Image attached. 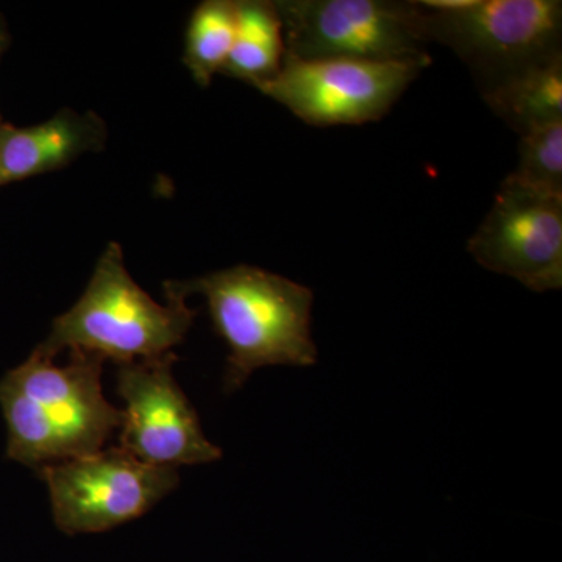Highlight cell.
<instances>
[{"label":"cell","instance_id":"obj_1","mask_svg":"<svg viewBox=\"0 0 562 562\" xmlns=\"http://www.w3.org/2000/svg\"><path fill=\"white\" fill-rule=\"evenodd\" d=\"M101 357L70 351L57 366L35 350L0 380L7 457L36 469L101 452L122 425V412L103 395Z\"/></svg>","mask_w":562,"mask_h":562},{"label":"cell","instance_id":"obj_2","mask_svg":"<svg viewBox=\"0 0 562 562\" xmlns=\"http://www.w3.org/2000/svg\"><path fill=\"white\" fill-rule=\"evenodd\" d=\"M183 297L201 294L214 330L228 347L224 391L241 390L251 373L268 366L310 368L317 362L312 335L314 294L308 286L239 265L187 281H166Z\"/></svg>","mask_w":562,"mask_h":562},{"label":"cell","instance_id":"obj_3","mask_svg":"<svg viewBox=\"0 0 562 562\" xmlns=\"http://www.w3.org/2000/svg\"><path fill=\"white\" fill-rule=\"evenodd\" d=\"M155 302L125 268L120 244L103 250L90 283L68 312L55 317L36 353L54 360L60 351H85L120 364L154 360L184 341L198 312L188 299L166 290Z\"/></svg>","mask_w":562,"mask_h":562},{"label":"cell","instance_id":"obj_4","mask_svg":"<svg viewBox=\"0 0 562 562\" xmlns=\"http://www.w3.org/2000/svg\"><path fill=\"white\" fill-rule=\"evenodd\" d=\"M284 57L297 60H431L424 10L397 0H280Z\"/></svg>","mask_w":562,"mask_h":562},{"label":"cell","instance_id":"obj_5","mask_svg":"<svg viewBox=\"0 0 562 562\" xmlns=\"http://www.w3.org/2000/svg\"><path fill=\"white\" fill-rule=\"evenodd\" d=\"M422 10L430 43L452 49L482 91L562 54L560 0H472L461 10Z\"/></svg>","mask_w":562,"mask_h":562},{"label":"cell","instance_id":"obj_6","mask_svg":"<svg viewBox=\"0 0 562 562\" xmlns=\"http://www.w3.org/2000/svg\"><path fill=\"white\" fill-rule=\"evenodd\" d=\"M52 516L65 535L109 531L149 513L179 486L177 469L147 464L117 449L38 469Z\"/></svg>","mask_w":562,"mask_h":562},{"label":"cell","instance_id":"obj_7","mask_svg":"<svg viewBox=\"0 0 562 562\" xmlns=\"http://www.w3.org/2000/svg\"><path fill=\"white\" fill-rule=\"evenodd\" d=\"M431 60L362 61L284 57L280 72L257 87L299 120L316 127L360 125L390 113Z\"/></svg>","mask_w":562,"mask_h":562},{"label":"cell","instance_id":"obj_8","mask_svg":"<svg viewBox=\"0 0 562 562\" xmlns=\"http://www.w3.org/2000/svg\"><path fill=\"white\" fill-rule=\"evenodd\" d=\"M177 355L117 366L122 401L121 449L160 468L206 464L222 450L206 439L198 412L173 379Z\"/></svg>","mask_w":562,"mask_h":562},{"label":"cell","instance_id":"obj_9","mask_svg":"<svg viewBox=\"0 0 562 562\" xmlns=\"http://www.w3.org/2000/svg\"><path fill=\"white\" fill-rule=\"evenodd\" d=\"M468 250L487 271L512 277L528 290H561L562 198L506 177Z\"/></svg>","mask_w":562,"mask_h":562},{"label":"cell","instance_id":"obj_10","mask_svg":"<svg viewBox=\"0 0 562 562\" xmlns=\"http://www.w3.org/2000/svg\"><path fill=\"white\" fill-rule=\"evenodd\" d=\"M106 125L94 111L63 109L31 127L0 124V188L58 171L77 158L102 150Z\"/></svg>","mask_w":562,"mask_h":562},{"label":"cell","instance_id":"obj_11","mask_svg":"<svg viewBox=\"0 0 562 562\" xmlns=\"http://www.w3.org/2000/svg\"><path fill=\"white\" fill-rule=\"evenodd\" d=\"M482 95L519 136L562 121V54L514 74Z\"/></svg>","mask_w":562,"mask_h":562},{"label":"cell","instance_id":"obj_12","mask_svg":"<svg viewBox=\"0 0 562 562\" xmlns=\"http://www.w3.org/2000/svg\"><path fill=\"white\" fill-rule=\"evenodd\" d=\"M284 55L283 22L276 2L238 0L235 40L221 74L257 88L277 77Z\"/></svg>","mask_w":562,"mask_h":562},{"label":"cell","instance_id":"obj_13","mask_svg":"<svg viewBox=\"0 0 562 562\" xmlns=\"http://www.w3.org/2000/svg\"><path fill=\"white\" fill-rule=\"evenodd\" d=\"M236 29L235 0H206L192 11L184 35L183 63L201 87H209L231 55Z\"/></svg>","mask_w":562,"mask_h":562},{"label":"cell","instance_id":"obj_14","mask_svg":"<svg viewBox=\"0 0 562 562\" xmlns=\"http://www.w3.org/2000/svg\"><path fill=\"white\" fill-rule=\"evenodd\" d=\"M508 179L528 190L562 198V121L520 136L519 165Z\"/></svg>","mask_w":562,"mask_h":562},{"label":"cell","instance_id":"obj_15","mask_svg":"<svg viewBox=\"0 0 562 562\" xmlns=\"http://www.w3.org/2000/svg\"><path fill=\"white\" fill-rule=\"evenodd\" d=\"M7 46V32L5 27H3L2 18H0V57H2V52ZM2 116H0V124H2Z\"/></svg>","mask_w":562,"mask_h":562}]
</instances>
